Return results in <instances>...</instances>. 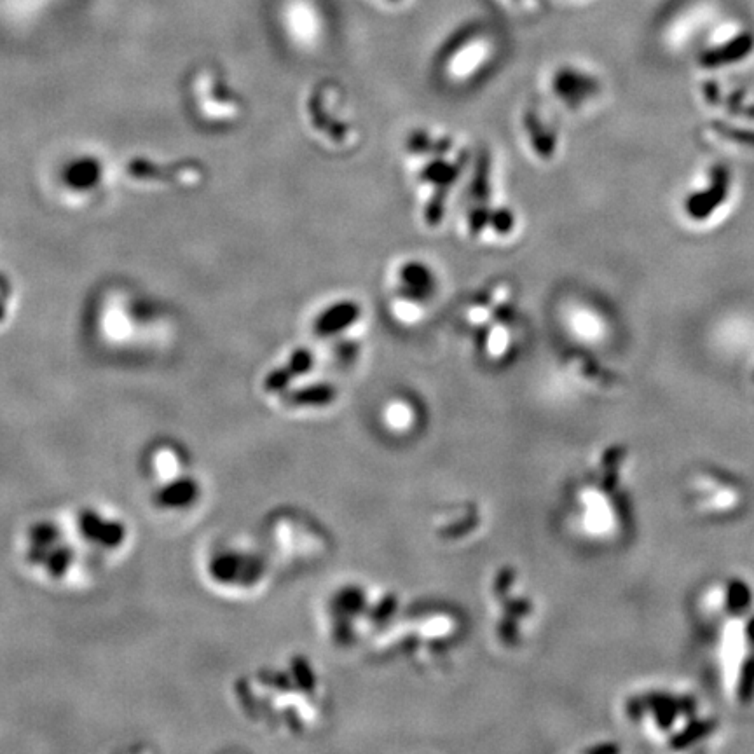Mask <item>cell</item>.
Listing matches in <instances>:
<instances>
[{
	"instance_id": "6da1fadb",
	"label": "cell",
	"mask_w": 754,
	"mask_h": 754,
	"mask_svg": "<svg viewBox=\"0 0 754 754\" xmlns=\"http://www.w3.org/2000/svg\"><path fill=\"white\" fill-rule=\"evenodd\" d=\"M693 618L706 648L716 690L734 709L754 706V582L723 573L702 583Z\"/></svg>"
},
{
	"instance_id": "8fae6325",
	"label": "cell",
	"mask_w": 754,
	"mask_h": 754,
	"mask_svg": "<svg viewBox=\"0 0 754 754\" xmlns=\"http://www.w3.org/2000/svg\"><path fill=\"white\" fill-rule=\"evenodd\" d=\"M552 88L559 100H563L569 107H580L592 100V96H596L601 90L596 77L575 69L557 72L552 81Z\"/></svg>"
},
{
	"instance_id": "5bb4252c",
	"label": "cell",
	"mask_w": 754,
	"mask_h": 754,
	"mask_svg": "<svg viewBox=\"0 0 754 754\" xmlns=\"http://www.w3.org/2000/svg\"><path fill=\"white\" fill-rule=\"evenodd\" d=\"M573 322H575L576 329H578V332H580L583 337H587V339H599V337H603V318H599L596 313L580 309V311L576 313L575 318H573Z\"/></svg>"
},
{
	"instance_id": "2e32d148",
	"label": "cell",
	"mask_w": 754,
	"mask_h": 754,
	"mask_svg": "<svg viewBox=\"0 0 754 754\" xmlns=\"http://www.w3.org/2000/svg\"><path fill=\"white\" fill-rule=\"evenodd\" d=\"M489 229L500 236H507L515 229V215L508 208H496L491 213Z\"/></svg>"
},
{
	"instance_id": "30bf717a",
	"label": "cell",
	"mask_w": 754,
	"mask_h": 754,
	"mask_svg": "<svg viewBox=\"0 0 754 754\" xmlns=\"http://www.w3.org/2000/svg\"><path fill=\"white\" fill-rule=\"evenodd\" d=\"M79 531L90 547L96 549L114 550L121 547L124 540V529L121 522L107 519L105 515L86 510L79 515Z\"/></svg>"
},
{
	"instance_id": "8992f818",
	"label": "cell",
	"mask_w": 754,
	"mask_h": 754,
	"mask_svg": "<svg viewBox=\"0 0 754 754\" xmlns=\"http://www.w3.org/2000/svg\"><path fill=\"white\" fill-rule=\"evenodd\" d=\"M444 156L446 154L428 156V158L432 159L419 172V180L425 186L432 187V198L426 203L425 210V220L430 227L439 226L442 219H444V210H446V201L449 198V192H451L454 184L460 179L461 170H463V159L449 161Z\"/></svg>"
},
{
	"instance_id": "ac0fdd59",
	"label": "cell",
	"mask_w": 754,
	"mask_h": 754,
	"mask_svg": "<svg viewBox=\"0 0 754 754\" xmlns=\"http://www.w3.org/2000/svg\"><path fill=\"white\" fill-rule=\"evenodd\" d=\"M395 2H398V0H395Z\"/></svg>"
},
{
	"instance_id": "3957f363",
	"label": "cell",
	"mask_w": 754,
	"mask_h": 754,
	"mask_svg": "<svg viewBox=\"0 0 754 754\" xmlns=\"http://www.w3.org/2000/svg\"><path fill=\"white\" fill-rule=\"evenodd\" d=\"M741 201V180L732 166L713 161L693 173L679 194L678 215L683 226L707 233L723 226Z\"/></svg>"
},
{
	"instance_id": "52a82bcc",
	"label": "cell",
	"mask_w": 754,
	"mask_h": 754,
	"mask_svg": "<svg viewBox=\"0 0 754 754\" xmlns=\"http://www.w3.org/2000/svg\"><path fill=\"white\" fill-rule=\"evenodd\" d=\"M28 547V559L51 578H62L67 575V569L72 568V550L63 542L62 533L51 528L48 522H42L30 531Z\"/></svg>"
},
{
	"instance_id": "9a60e30c",
	"label": "cell",
	"mask_w": 754,
	"mask_h": 754,
	"mask_svg": "<svg viewBox=\"0 0 754 754\" xmlns=\"http://www.w3.org/2000/svg\"><path fill=\"white\" fill-rule=\"evenodd\" d=\"M484 53H486V46L484 44H473L472 48L465 49L463 56L456 58L453 62L454 74L463 76V74L472 72L473 67H477L480 60L484 58Z\"/></svg>"
},
{
	"instance_id": "e0dca14e",
	"label": "cell",
	"mask_w": 754,
	"mask_h": 754,
	"mask_svg": "<svg viewBox=\"0 0 754 754\" xmlns=\"http://www.w3.org/2000/svg\"><path fill=\"white\" fill-rule=\"evenodd\" d=\"M749 388H751L754 395V364L753 367H751V371H749Z\"/></svg>"
},
{
	"instance_id": "7a4b0ae2",
	"label": "cell",
	"mask_w": 754,
	"mask_h": 754,
	"mask_svg": "<svg viewBox=\"0 0 754 754\" xmlns=\"http://www.w3.org/2000/svg\"><path fill=\"white\" fill-rule=\"evenodd\" d=\"M627 718L655 746L676 754L702 753L720 741V716L688 683L646 688L627 700Z\"/></svg>"
},
{
	"instance_id": "4fadbf2b",
	"label": "cell",
	"mask_w": 754,
	"mask_h": 754,
	"mask_svg": "<svg viewBox=\"0 0 754 754\" xmlns=\"http://www.w3.org/2000/svg\"><path fill=\"white\" fill-rule=\"evenodd\" d=\"M545 126H543L542 121L538 119L535 112H528V116H526V130H528L529 138L533 140V145H535V151L538 152V156L549 159L554 154L556 142H554L552 133Z\"/></svg>"
},
{
	"instance_id": "7c38bea8",
	"label": "cell",
	"mask_w": 754,
	"mask_h": 754,
	"mask_svg": "<svg viewBox=\"0 0 754 754\" xmlns=\"http://www.w3.org/2000/svg\"><path fill=\"white\" fill-rule=\"evenodd\" d=\"M362 316V306L357 301H339L320 313L316 320V330L323 336L339 334L351 329Z\"/></svg>"
},
{
	"instance_id": "9c48e42d",
	"label": "cell",
	"mask_w": 754,
	"mask_h": 754,
	"mask_svg": "<svg viewBox=\"0 0 754 754\" xmlns=\"http://www.w3.org/2000/svg\"><path fill=\"white\" fill-rule=\"evenodd\" d=\"M700 137L707 144L716 145L723 151L754 156V126L713 117L700 130Z\"/></svg>"
},
{
	"instance_id": "277c9868",
	"label": "cell",
	"mask_w": 754,
	"mask_h": 754,
	"mask_svg": "<svg viewBox=\"0 0 754 754\" xmlns=\"http://www.w3.org/2000/svg\"><path fill=\"white\" fill-rule=\"evenodd\" d=\"M685 503L700 519L730 521L748 508V486L728 468L697 465L685 475Z\"/></svg>"
},
{
	"instance_id": "5b68a950",
	"label": "cell",
	"mask_w": 754,
	"mask_h": 754,
	"mask_svg": "<svg viewBox=\"0 0 754 754\" xmlns=\"http://www.w3.org/2000/svg\"><path fill=\"white\" fill-rule=\"evenodd\" d=\"M754 58V30L741 20H723L707 28L695 62L704 72L739 69Z\"/></svg>"
},
{
	"instance_id": "ba28073f",
	"label": "cell",
	"mask_w": 754,
	"mask_h": 754,
	"mask_svg": "<svg viewBox=\"0 0 754 754\" xmlns=\"http://www.w3.org/2000/svg\"><path fill=\"white\" fill-rule=\"evenodd\" d=\"M397 297L402 308L423 306L437 292V276L426 262L407 261L397 273Z\"/></svg>"
}]
</instances>
